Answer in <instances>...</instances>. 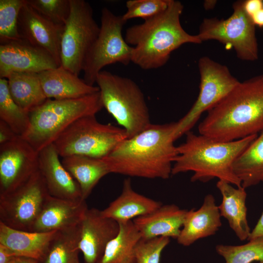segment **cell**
I'll use <instances>...</instances> for the list:
<instances>
[{"label":"cell","instance_id":"1","mask_svg":"<svg viewBox=\"0 0 263 263\" xmlns=\"http://www.w3.org/2000/svg\"><path fill=\"white\" fill-rule=\"evenodd\" d=\"M176 122L151 124L121 142L106 158L111 173L130 177L167 179L178 155L174 142Z\"/></svg>","mask_w":263,"mask_h":263},{"label":"cell","instance_id":"2","mask_svg":"<svg viewBox=\"0 0 263 263\" xmlns=\"http://www.w3.org/2000/svg\"><path fill=\"white\" fill-rule=\"evenodd\" d=\"M199 134L227 142L263 131V74L240 82L207 111Z\"/></svg>","mask_w":263,"mask_h":263},{"label":"cell","instance_id":"3","mask_svg":"<svg viewBox=\"0 0 263 263\" xmlns=\"http://www.w3.org/2000/svg\"><path fill=\"white\" fill-rule=\"evenodd\" d=\"M183 8L180 1L170 0L161 14L127 29L125 40L133 47L132 62L143 70L158 69L183 44L202 42L197 35L188 34L182 27L180 16Z\"/></svg>","mask_w":263,"mask_h":263},{"label":"cell","instance_id":"4","mask_svg":"<svg viewBox=\"0 0 263 263\" xmlns=\"http://www.w3.org/2000/svg\"><path fill=\"white\" fill-rule=\"evenodd\" d=\"M185 141L177 146L178 155L171 175L192 171L191 182H207L214 178L236 187H242L233 170L237 157L256 139L258 134L231 141L223 142L189 131Z\"/></svg>","mask_w":263,"mask_h":263},{"label":"cell","instance_id":"5","mask_svg":"<svg viewBox=\"0 0 263 263\" xmlns=\"http://www.w3.org/2000/svg\"><path fill=\"white\" fill-rule=\"evenodd\" d=\"M103 108L99 91L77 98L47 99L29 113L30 125L21 137L40 151L53 144L75 121L95 115Z\"/></svg>","mask_w":263,"mask_h":263},{"label":"cell","instance_id":"6","mask_svg":"<svg viewBox=\"0 0 263 263\" xmlns=\"http://www.w3.org/2000/svg\"><path fill=\"white\" fill-rule=\"evenodd\" d=\"M95 83L103 108L132 137L151 123L143 92L132 79L102 70Z\"/></svg>","mask_w":263,"mask_h":263},{"label":"cell","instance_id":"7","mask_svg":"<svg viewBox=\"0 0 263 263\" xmlns=\"http://www.w3.org/2000/svg\"><path fill=\"white\" fill-rule=\"evenodd\" d=\"M127 138L122 128L101 123L95 115H91L75 121L53 144L62 158L72 155L101 158L108 156Z\"/></svg>","mask_w":263,"mask_h":263},{"label":"cell","instance_id":"8","mask_svg":"<svg viewBox=\"0 0 263 263\" xmlns=\"http://www.w3.org/2000/svg\"><path fill=\"white\" fill-rule=\"evenodd\" d=\"M126 23L122 16H117L107 8L101 11V25L98 36L84 60L83 80L94 85L98 74L106 66L119 63L128 65L132 62L133 47L122 35Z\"/></svg>","mask_w":263,"mask_h":263},{"label":"cell","instance_id":"9","mask_svg":"<svg viewBox=\"0 0 263 263\" xmlns=\"http://www.w3.org/2000/svg\"><path fill=\"white\" fill-rule=\"evenodd\" d=\"M70 11L64 26L60 46V66L79 75L84 60L100 29L91 5L70 0Z\"/></svg>","mask_w":263,"mask_h":263},{"label":"cell","instance_id":"10","mask_svg":"<svg viewBox=\"0 0 263 263\" xmlns=\"http://www.w3.org/2000/svg\"><path fill=\"white\" fill-rule=\"evenodd\" d=\"M242 0L233 4V13L228 18H206L197 35L201 42L216 40L233 48L240 59L253 61L259 56L255 25L245 13Z\"/></svg>","mask_w":263,"mask_h":263},{"label":"cell","instance_id":"11","mask_svg":"<svg viewBox=\"0 0 263 263\" xmlns=\"http://www.w3.org/2000/svg\"><path fill=\"white\" fill-rule=\"evenodd\" d=\"M198 64L200 74L198 96L189 111L176 122L175 140L190 131L204 112L219 103L240 82L225 65L208 56L201 57Z\"/></svg>","mask_w":263,"mask_h":263},{"label":"cell","instance_id":"12","mask_svg":"<svg viewBox=\"0 0 263 263\" xmlns=\"http://www.w3.org/2000/svg\"><path fill=\"white\" fill-rule=\"evenodd\" d=\"M50 195L38 170L23 185L0 196V222L30 231Z\"/></svg>","mask_w":263,"mask_h":263},{"label":"cell","instance_id":"13","mask_svg":"<svg viewBox=\"0 0 263 263\" xmlns=\"http://www.w3.org/2000/svg\"><path fill=\"white\" fill-rule=\"evenodd\" d=\"M39 151L22 137L0 145V196L28 181L38 170Z\"/></svg>","mask_w":263,"mask_h":263},{"label":"cell","instance_id":"14","mask_svg":"<svg viewBox=\"0 0 263 263\" xmlns=\"http://www.w3.org/2000/svg\"><path fill=\"white\" fill-rule=\"evenodd\" d=\"M59 66L49 53L23 38L0 43V78L17 72L39 73Z\"/></svg>","mask_w":263,"mask_h":263},{"label":"cell","instance_id":"15","mask_svg":"<svg viewBox=\"0 0 263 263\" xmlns=\"http://www.w3.org/2000/svg\"><path fill=\"white\" fill-rule=\"evenodd\" d=\"M119 229V224L103 216L101 210L88 208L79 224V248L84 263H97Z\"/></svg>","mask_w":263,"mask_h":263},{"label":"cell","instance_id":"16","mask_svg":"<svg viewBox=\"0 0 263 263\" xmlns=\"http://www.w3.org/2000/svg\"><path fill=\"white\" fill-rule=\"evenodd\" d=\"M19 29L21 37L49 53L60 64V46L64 26L46 19L27 3L20 10Z\"/></svg>","mask_w":263,"mask_h":263},{"label":"cell","instance_id":"17","mask_svg":"<svg viewBox=\"0 0 263 263\" xmlns=\"http://www.w3.org/2000/svg\"><path fill=\"white\" fill-rule=\"evenodd\" d=\"M59 157L54 144L39 151L38 169L49 194L67 200H83L78 183L64 167Z\"/></svg>","mask_w":263,"mask_h":263},{"label":"cell","instance_id":"18","mask_svg":"<svg viewBox=\"0 0 263 263\" xmlns=\"http://www.w3.org/2000/svg\"><path fill=\"white\" fill-rule=\"evenodd\" d=\"M88 208L84 200L74 201L50 195L30 231L49 232L76 226Z\"/></svg>","mask_w":263,"mask_h":263},{"label":"cell","instance_id":"19","mask_svg":"<svg viewBox=\"0 0 263 263\" xmlns=\"http://www.w3.org/2000/svg\"><path fill=\"white\" fill-rule=\"evenodd\" d=\"M221 217L214 197L210 194L207 195L198 209L188 211L177 239L178 243L188 246L200 239L215 234L222 226Z\"/></svg>","mask_w":263,"mask_h":263},{"label":"cell","instance_id":"20","mask_svg":"<svg viewBox=\"0 0 263 263\" xmlns=\"http://www.w3.org/2000/svg\"><path fill=\"white\" fill-rule=\"evenodd\" d=\"M188 210L174 204L162 205L152 212L132 220L142 239L166 237L177 239Z\"/></svg>","mask_w":263,"mask_h":263},{"label":"cell","instance_id":"21","mask_svg":"<svg viewBox=\"0 0 263 263\" xmlns=\"http://www.w3.org/2000/svg\"><path fill=\"white\" fill-rule=\"evenodd\" d=\"M38 74L48 99L77 98L99 91L97 86L87 84L78 75L61 66Z\"/></svg>","mask_w":263,"mask_h":263},{"label":"cell","instance_id":"22","mask_svg":"<svg viewBox=\"0 0 263 263\" xmlns=\"http://www.w3.org/2000/svg\"><path fill=\"white\" fill-rule=\"evenodd\" d=\"M162 205L134 190L131 179L128 178L123 182L120 195L101 212L119 224L148 214Z\"/></svg>","mask_w":263,"mask_h":263},{"label":"cell","instance_id":"23","mask_svg":"<svg viewBox=\"0 0 263 263\" xmlns=\"http://www.w3.org/2000/svg\"><path fill=\"white\" fill-rule=\"evenodd\" d=\"M216 187L222 196L218 206L221 217L226 219L231 229L241 241L248 240L251 233L247 219L245 189L218 180Z\"/></svg>","mask_w":263,"mask_h":263},{"label":"cell","instance_id":"24","mask_svg":"<svg viewBox=\"0 0 263 263\" xmlns=\"http://www.w3.org/2000/svg\"><path fill=\"white\" fill-rule=\"evenodd\" d=\"M56 231L37 232L19 230L0 222V244L16 256L33 258L40 262Z\"/></svg>","mask_w":263,"mask_h":263},{"label":"cell","instance_id":"25","mask_svg":"<svg viewBox=\"0 0 263 263\" xmlns=\"http://www.w3.org/2000/svg\"><path fill=\"white\" fill-rule=\"evenodd\" d=\"M61 162L78 183L85 200L99 180L111 173L106 157L72 155L62 158Z\"/></svg>","mask_w":263,"mask_h":263},{"label":"cell","instance_id":"26","mask_svg":"<svg viewBox=\"0 0 263 263\" xmlns=\"http://www.w3.org/2000/svg\"><path fill=\"white\" fill-rule=\"evenodd\" d=\"M6 79L11 97L17 104L29 113L48 99L43 91L38 73H13Z\"/></svg>","mask_w":263,"mask_h":263},{"label":"cell","instance_id":"27","mask_svg":"<svg viewBox=\"0 0 263 263\" xmlns=\"http://www.w3.org/2000/svg\"><path fill=\"white\" fill-rule=\"evenodd\" d=\"M232 168L245 189L263 182V131L237 157Z\"/></svg>","mask_w":263,"mask_h":263},{"label":"cell","instance_id":"28","mask_svg":"<svg viewBox=\"0 0 263 263\" xmlns=\"http://www.w3.org/2000/svg\"><path fill=\"white\" fill-rule=\"evenodd\" d=\"M119 225L117 234L107 244L97 263H135V249L141 235L132 221Z\"/></svg>","mask_w":263,"mask_h":263},{"label":"cell","instance_id":"29","mask_svg":"<svg viewBox=\"0 0 263 263\" xmlns=\"http://www.w3.org/2000/svg\"><path fill=\"white\" fill-rule=\"evenodd\" d=\"M79 224L57 230L39 263H80Z\"/></svg>","mask_w":263,"mask_h":263},{"label":"cell","instance_id":"30","mask_svg":"<svg viewBox=\"0 0 263 263\" xmlns=\"http://www.w3.org/2000/svg\"><path fill=\"white\" fill-rule=\"evenodd\" d=\"M0 120L21 137L28 130L30 122L29 113L13 100L9 91L8 80L3 78H0Z\"/></svg>","mask_w":263,"mask_h":263},{"label":"cell","instance_id":"31","mask_svg":"<svg viewBox=\"0 0 263 263\" xmlns=\"http://www.w3.org/2000/svg\"><path fill=\"white\" fill-rule=\"evenodd\" d=\"M248 241L242 245L218 244L215 249L225 263H263V236Z\"/></svg>","mask_w":263,"mask_h":263},{"label":"cell","instance_id":"32","mask_svg":"<svg viewBox=\"0 0 263 263\" xmlns=\"http://www.w3.org/2000/svg\"><path fill=\"white\" fill-rule=\"evenodd\" d=\"M26 0H0V43L22 38L19 29V17Z\"/></svg>","mask_w":263,"mask_h":263},{"label":"cell","instance_id":"33","mask_svg":"<svg viewBox=\"0 0 263 263\" xmlns=\"http://www.w3.org/2000/svg\"><path fill=\"white\" fill-rule=\"evenodd\" d=\"M39 14L53 23L64 26L70 11V0H27Z\"/></svg>","mask_w":263,"mask_h":263},{"label":"cell","instance_id":"34","mask_svg":"<svg viewBox=\"0 0 263 263\" xmlns=\"http://www.w3.org/2000/svg\"><path fill=\"white\" fill-rule=\"evenodd\" d=\"M170 0H129L126 2L127 11L122 16L125 21L140 18L146 20L165 11Z\"/></svg>","mask_w":263,"mask_h":263},{"label":"cell","instance_id":"35","mask_svg":"<svg viewBox=\"0 0 263 263\" xmlns=\"http://www.w3.org/2000/svg\"><path fill=\"white\" fill-rule=\"evenodd\" d=\"M169 242L166 237L141 238L135 249V263H160L161 253Z\"/></svg>","mask_w":263,"mask_h":263},{"label":"cell","instance_id":"36","mask_svg":"<svg viewBox=\"0 0 263 263\" xmlns=\"http://www.w3.org/2000/svg\"><path fill=\"white\" fill-rule=\"evenodd\" d=\"M19 136L7 124L0 120V145L12 141Z\"/></svg>","mask_w":263,"mask_h":263},{"label":"cell","instance_id":"37","mask_svg":"<svg viewBox=\"0 0 263 263\" xmlns=\"http://www.w3.org/2000/svg\"><path fill=\"white\" fill-rule=\"evenodd\" d=\"M243 6L245 13L251 18L253 15L263 8V0H244L243 2Z\"/></svg>","mask_w":263,"mask_h":263},{"label":"cell","instance_id":"38","mask_svg":"<svg viewBox=\"0 0 263 263\" xmlns=\"http://www.w3.org/2000/svg\"><path fill=\"white\" fill-rule=\"evenodd\" d=\"M15 256H17L11 250L0 244V263H8Z\"/></svg>","mask_w":263,"mask_h":263},{"label":"cell","instance_id":"39","mask_svg":"<svg viewBox=\"0 0 263 263\" xmlns=\"http://www.w3.org/2000/svg\"><path fill=\"white\" fill-rule=\"evenodd\" d=\"M263 236V212L255 227L251 231L248 240Z\"/></svg>","mask_w":263,"mask_h":263},{"label":"cell","instance_id":"40","mask_svg":"<svg viewBox=\"0 0 263 263\" xmlns=\"http://www.w3.org/2000/svg\"><path fill=\"white\" fill-rule=\"evenodd\" d=\"M250 18L255 26L263 27V8L253 15Z\"/></svg>","mask_w":263,"mask_h":263},{"label":"cell","instance_id":"41","mask_svg":"<svg viewBox=\"0 0 263 263\" xmlns=\"http://www.w3.org/2000/svg\"><path fill=\"white\" fill-rule=\"evenodd\" d=\"M8 263H39V262L33 258L17 256L13 258Z\"/></svg>","mask_w":263,"mask_h":263},{"label":"cell","instance_id":"42","mask_svg":"<svg viewBox=\"0 0 263 263\" xmlns=\"http://www.w3.org/2000/svg\"><path fill=\"white\" fill-rule=\"evenodd\" d=\"M214 1H206L205 3V7L206 9H209L214 6Z\"/></svg>","mask_w":263,"mask_h":263}]
</instances>
